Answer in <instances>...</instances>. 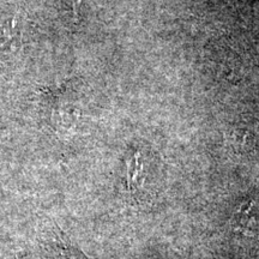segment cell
I'll use <instances>...</instances> for the list:
<instances>
[{
  "instance_id": "obj_1",
  "label": "cell",
  "mask_w": 259,
  "mask_h": 259,
  "mask_svg": "<svg viewBox=\"0 0 259 259\" xmlns=\"http://www.w3.org/2000/svg\"><path fill=\"white\" fill-rule=\"evenodd\" d=\"M72 2V5H73V11H74V15H78V8H79V4H80V0H71Z\"/></svg>"
}]
</instances>
